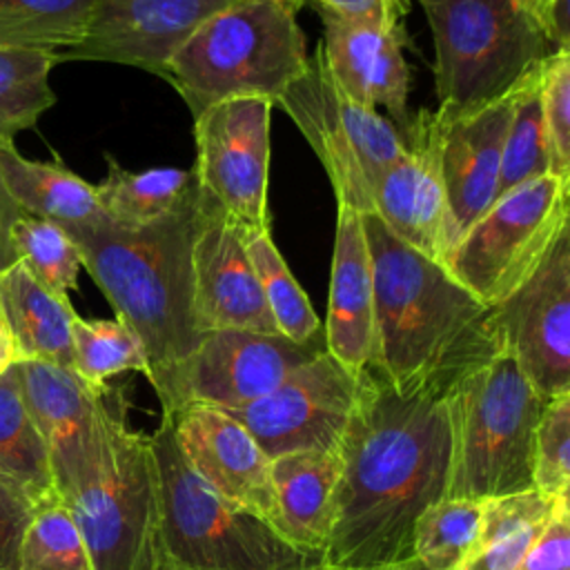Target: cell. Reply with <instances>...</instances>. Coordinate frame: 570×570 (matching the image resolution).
I'll list each match as a JSON object with an SVG mask.
<instances>
[{
  "label": "cell",
  "instance_id": "484cf974",
  "mask_svg": "<svg viewBox=\"0 0 570 570\" xmlns=\"http://www.w3.org/2000/svg\"><path fill=\"white\" fill-rule=\"evenodd\" d=\"M0 476L18 485L38 510L62 503L49 448L24 405L16 363L0 374Z\"/></svg>",
  "mask_w": 570,
  "mask_h": 570
},
{
  "label": "cell",
  "instance_id": "7bdbcfd3",
  "mask_svg": "<svg viewBox=\"0 0 570 570\" xmlns=\"http://www.w3.org/2000/svg\"><path fill=\"white\" fill-rule=\"evenodd\" d=\"M16 363V354H13V345H11V338H9V332L4 327V321L0 316V374Z\"/></svg>",
  "mask_w": 570,
  "mask_h": 570
},
{
  "label": "cell",
  "instance_id": "277c9868",
  "mask_svg": "<svg viewBox=\"0 0 570 570\" xmlns=\"http://www.w3.org/2000/svg\"><path fill=\"white\" fill-rule=\"evenodd\" d=\"M296 11L285 0H238L205 20L165 69L191 116L236 98L276 105L309 60Z\"/></svg>",
  "mask_w": 570,
  "mask_h": 570
},
{
  "label": "cell",
  "instance_id": "30bf717a",
  "mask_svg": "<svg viewBox=\"0 0 570 570\" xmlns=\"http://www.w3.org/2000/svg\"><path fill=\"white\" fill-rule=\"evenodd\" d=\"M570 183L541 176L499 196L454 243L448 272L485 307L521 285L568 229Z\"/></svg>",
  "mask_w": 570,
  "mask_h": 570
},
{
  "label": "cell",
  "instance_id": "52a82bcc",
  "mask_svg": "<svg viewBox=\"0 0 570 570\" xmlns=\"http://www.w3.org/2000/svg\"><path fill=\"white\" fill-rule=\"evenodd\" d=\"M546 401L503 350L465 372L448 392V497L494 499L532 490L534 430Z\"/></svg>",
  "mask_w": 570,
  "mask_h": 570
},
{
  "label": "cell",
  "instance_id": "8fae6325",
  "mask_svg": "<svg viewBox=\"0 0 570 570\" xmlns=\"http://www.w3.org/2000/svg\"><path fill=\"white\" fill-rule=\"evenodd\" d=\"M16 372L65 503L100 470L114 423L127 414L125 396L109 383L96 387L76 370L47 361H18Z\"/></svg>",
  "mask_w": 570,
  "mask_h": 570
},
{
  "label": "cell",
  "instance_id": "4dcf8cb0",
  "mask_svg": "<svg viewBox=\"0 0 570 570\" xmlns=\"http://www.w3.org/2000/svg\"><path fill=\"white\" fill-rule=\"evenodd\" d=\"M245 247L278 334L294 343H309L321 338L323 325L314 314L307 294L296 283L285 258L276 249L272 232L245 229Z\"/></svg>",
  "mask_w": 570,
  "mask_h": 570
},
{
  "label": "cell",
  "instance_id": "e0dca14e",
  "mask_svg": "<svg viewBox=\"0 0 570 570\" xmlns=\"http://www.w3.org/2000/svg\"><path fill=\"white\" fill-rule=\"evenodd\" d=\"M238 0H96L82 40L58 62L96 60L165 78L167 62L214 13Z\"/></svg>",
  "mask_w": 570,
  "mask_h": 570
},
{
  "label": "cell",
  "instance_id": "ffe728a7",
  "mask_svg": "<svg viewBox=\"0 0 570 570\" xmlns=\"http://www.w3.org/2000/svg\"><path fill=\"white\" fill-rule=\"evenodd\" d=\"M318 16L323 22L318 47L338 91L363 107H383L403 136L412 122L407 107L410 69L403 58L407 33L325 11Z\"/></svg>",
  "mask_w": 570,
  "mask_h": 570
},
{
  "label": "cell",
  "instance_id": "6da1fadb",
  "mask_svg": "<svg viewBox=\"0 0 570 570\" xmlns=\"http://www.w3.org/2000/svg\"><path fill=\"white\" fill-rule=\"evenodd\" d=\"M338 456L341 476L321 561L347 570H381L412 559L416 519L448 497V392H401L376 372H363Z\"/></svg>",
  "mask_w": 570,
  "mask_h": 570
},
{
  "label": "cell",
  "instance_id": "3957f363",
  "mask_svg": "<svg viewBox=\"0 0 570 570\" xmlns=\"http://www.w3.org/2000/svg\"><path fill=\"white\" fill-rule=\"evenodd\" d=\"M196 196L176 214L147 225L120 227L109 218L62 225L80 249L82 267L140 341L147 381L158 385L200 343L191 305V238Z\"/></svg>",
  "mask_w": 570,
  "mask_h": 570
},
{
  "label": "cell",
  "instance_id": "f1b7e54d",
  "mask_svg": "<svg viewBox=\"0 0 570 570\" xmlns=\"http://www.w3.org/2000/svg\"><path fill=\"white\" fill-rule=\"evenodd\" d=\"M96 0H0V47L56 51L76 47Z\"/></svg>",
  "mask_w": 570,
  "mask_h": 570
},
{
  "label": "cell",
  "instance_id": "5bb4252c",
  "mask_svg": "<svg viewBox=\"0 0 570 570\" xmlns=\"http://www.w3.org/2000/svg\"><path fill=\"white\" fill-rule=\"evenodd\" d=\"M508 352L541 399L570 392V227L534 272L488 312Z\"/></svg>",
  "mask_w": 570,
  "mask_h": 570
},
{
  "label": "cell",
  "instance_id": "8992f818",
  "mask_svg": "<svg viewBox=\"0 0 570 570\" xmlns=\"http://www.w3.org/2000/svg\"><path fill=\"white\" fill-rule=\"evenodd\" d=\"M165 570H298L321 561L212 490L183 459L169 416L149 434Z\"/></svg>",
  "mask_w": 570,
  "mask_h": 570
},
{
  "label": "cell",
  "instance_id": "8d00e7d4",
  "mask_svg": "<svg viewBox=\"0 0 570 570\" xmlns=\"http://www.w3.org/2000/svg\"><path fill=\"white\" fill-rule=\"evenodd\" d=\"M532 490L550 497H570V392L552 396L534 430Z\"/></svg>",
  "mask_w": 570,
  "mask_h": 570
},
{
  "label": "cell",
  "instance_id": "74e56055",
  "mask_svg": "<svg viewBox=\"0 0 570 570\" xmlns=\"http://www.w3.org/2000/svg\"><path fill=\"white\" fill-rule=\"evenodd\" d=\"M539 94L552 174L570 183V51H554L541 67Z\"/></svg>",
  "mask_w": 570,
  "mask_h": 570
},
{
  "label": "cell",
  "instance_id": "ee69618b",
  "mask_svg": "<svg viewBox=\"0 0 570 570\" xmlns=\"http://www.w3.org/2000/svg\"><path fill=\"white\" fill-rule=\"evenodd\" d=\"M519 2H521L534 18H539V13H541L552 0H519Z\"/></svg>",
  "mask_w": 570,
  "mask_h": 570
},
{
  "label": "cell",
  "instance_id": "f6af8a7d",
  "mask_svg": "<svg viewBox=\"0 0 570 570\" xmlns=\"http://www.w3.org/2000/svg\"><path fill=\"white\" fill-rule=\"evenodd\" d=\"M381 570H425V568L412 557V559H405L401 563H394V566H387V568H381Z\"/></svg>",
  "mask_w": 570,
  "mask_h": 570
},
{
  "label": "cell",
  "instance_id": "1f68e13d",
  "mask_svg": "<svg viewBox=\"0 0 570 570\" xmlns=\"http://www.w3.org/2000/svg\"><path fill=\"white\" fill-rule=\"evenodd\" d=\"M485 499L443 497L414 523L412 554L425 570H459L483 525Z\"/></svg>",
  "mask_w": 570,
  "mask_h": 570
},
{
  "label": "cell",
  "instance_id": "7dc6e473",
  "mask_svg": "<svg viewBox=\"0 0 570 570\" xmlns=\"http://www.w3.org/2000/svg\"><path fill=\"white\" fill-rule=\"evenodd\" d=\"M285 2H289V4H294L296 9H301V4L305 2V0H285Z\"/></svg>",
  "mask_w": 570,
  "mask_h": 570
},
{
  "label": "cell",
  "instance_id": "83f0119b",
  "mask_svg": "<svg viewBox=\"0 0 570 570\" xmlns=\"http://www.w3.org/2000/svg\"><path fill=\"white\" fill-rule=\"evenodd\" d=\"M554 501L537 490L485 499L479 539L459 570H521Z\"/></svg>",
  "mask_w": 570,
  "mask_h": 570
},
{
  "label": "cell",
  "instance_id": "4fadbf2b",
  "mask_svg": "<svg viewBox=\"0 0 570 570\" xmlns=\"http://www.w3.org/2000/svg\"><path fill=\"white\" fill-rule=\"evenodd\" d=\"M261 98L223 100L194 116L198 196L247 232L269 229V114Z\"/></svg>",
  "mask_w": 570,
  "mask_h": 570
},
{
  "label": "cell",
  "instance_id": "9c48e42d",
  "mask_svg": "<svg viewBox=\"0 0 570 570\" xmlns=\"http://www.w3.org/2000/svg\"><path fill=\"white\" fill-rule=\"evenodd\" d=\"M276 105L292 118L321 160L336 207L370 214L379 178L405 154V138L392 120L338 91L321 47Z\"/></svg>",
  "mask_w": 570,
  "mask_h": 570
},
{
  "label": "cell",
  "instance_id": "d4e9b609",
  "mask_svg": "<svg viewBox=\"0 0 570 570\" xmlns=\"http://www.w3.org/2000/svg\"><path fill=\"white\" fill-rule=\"evenodd\" d=\"M0 180L22 214L58 225H82L107 218L91 183L62 165L29 160L16 147L0 149Z\"/></svg>",
  "mask_w": 570,
  "mask_h": 570
},
{
  "label": "cell",
  "instance_id": "44dd1931",
  "mask_svg": "<svg viewBox=\"0 0 570 570\" xmlns=\"http://www.w3.org/2000/svg\"><path fill=\"white\" fill-rule=\"evenodd\" d=\"M519 89L470 116L448 122L434 118L439 169L456 240L497 200L503 140Z\"/></svg>",
  "mask_w": 570,
  "mask_h": 570
},
{
  "label": "cell",
  "instance_id": "b9f144b4",
  "mask_svg": "<svg viewBox=\"0 0 570 570\" xmlns=\"http://www.w3.org/2000/svg\"><path fill=\"white\" fill-rule=\"evenodd\" d=\"M20 216H22L20 207L11 200V196L7 194V189L0 180V272L11 267L13 263H18V256H16L13 243H11V227Z\"/></svg>",
  "mask_w": 570,
  "mask_h": 570
},
{
  "label": "cell",
  "instance_id": "d590c367",
  "mask_svg": "<svg viewBox=\"0 0 570 570\" xmlns=\"http://www.w3.org/2000/svg\"><path fill=\"white\" fill-rule=\"evenodd\" d=\"M18 570H94L87 546L62 503L33 517L20 546Z\"/></svg>",
  "mask_w": 570,
  "mask_h": 570
},
{
  "label": "cell",
  "instance_id": "5b68a950",
  "mask_svg": "<svg viewBox=\"0 0 570 570\" xmlns=\"http://www.w3.org/2000/svg\"><path fill=\"white\" fill-rule=\"evenodd\" d=\"M434 40L441 122L470 116L523 87L554 53L519 0H419Z\"/></svg>",
  "mask_w": 570,
  "mask_h": 570
},
{
  "label": "cell",
  "instance_id": "2e32d148",
  "mask_svg": "<svg viewBox=\"0 0 570 570\" xmlns=\"http://www.w3.org/2000/svg\"><path fill=\"white\" fill-rule=\"evenodd\" d=\"M405 138V154L385 169L372 194V212L392 236L445 265L456 232L439 169V129L432 111H419Z\"/></svg>",
  "mask_w": 570,
  "mask_h": 570
},
{
  "label": "cell",
  "instance_id": "e575fe53",
  "mask_svg": "<svg viewBox=\"0 0 570 570\" xmlns=\"http://www.w3.org/2000/svg\"><path fill=\"white\" fill-rule=\"evenodd\" d=\"M11 243L18 261L40 285L69 298L78 285L82 258L62 225L22 214L11 227Z\"/></svg>",
  "mask_w": 570,
  "mask_h": 570
},
{
  "label": "cell",
  "instance_id": "60d3db41",
  "mask_svg": "<svg viewBox=\"0 0 570 570\" xmlns=\"http://www.w3.org/2000/svg\"><path fill=\"white\" fill-rule=\"evenodd\" d=\"M309 2H314L318 11L334 13L338 18L376 22L396 33H405L403 18L407 13V0H309Z\"/></svg>",
  "mask_w": 570,
  "mask_h": 570
},
{
  "label": "cell",
  "instance_id": "f35d334b",
  "mask_svg": "<svg viewBox=\"0 0 570 570\" xmlns=\"http://www.w3.org/2000/svg\"><path fill=\"white\" fill-rule=\"evenodd\" d=\"M38 512L18 485L0 476V570H18L22 539Z\"/></svg>",
  "mask_w": 570,
  "mask_h": 570
},
{
  "label": "cell",
  "instance_id": "836d02e7",
  "mask_svg": "<svg viewBox=\"0 0 570 570\" xmlns=\"http://www.w3.org/2000/svg\"><path fill=\"white\" fill-rule=\"evenodd\" d=\"M73 370L91 385L102 387L122 372L147 376V356L138 336L118 318H82L71 323Z\"/></svg>",
  "mask_w": 570,
  "mask_h": 570
},
{
  "label": "cell",
  "instance_id": "4316f807",
  "mask_svg": "<svg viewBox=\"0 0 570 570\" xmlns=\"http://www.w3.org/2000/svg\"><path fill=\"white\" fill-rule=\"evenodd\" d=\"M107 160V176L94 185L96 198L105 216L120 227L154 225L196 196V178L191 169L156 167L145 171H127L111 156Z\"/></svg>",
  "mask_w": 570,
  "mask_h": 570
},
{
  "label": "cell",
  "instance_id": "9a60e30c",
  "mask_svg": "<svg viewBox=\"0 0 570 570\" xmlns=\"http://www.w3.org/2000/svg\"><path fill=\"white\" fill-rule=\"evenodd\" d=\"M358 385L361 376L323 350L265 396L223 412L243 423L269 459L298 450H338Z\"/></svg>",
  "mask_w": 570,
  "mask_h": 570
},
{
  "label": "cell",
  "instance_id": "d6a6232c",
  "mask_svg": "<svg viewBox=\"0 0 570 570\" xmlns=\"http://www.w3.org/2000/svg\"><path fill=\"white\" fill-rule=\"evenodd\" d=\"M539 73L530 78L517 94L505 140H503L497 198L534 178L554 176L550 145H548L546 125H543V111H541Z\"/></svg>",
  "mask_w": 570,
  "mask_h": 570
},
{
  "label": "cell",
  "instance_id": "603a6c76",
  "mask_svg": "<svg viewBox=\"0 0 570 570\" xmlns=\"http://www.w3.org/2000/svg\"><path fill=\"white\" fill-rule=\"evenodd\" d=\"M341 476L338 450H298L272 459L276 532L298 550L321 557Z\"/></svg>",
  "mask_w": 570,
  "mask_h": 570
},
{
  "label": "cell",
  "instance_id": "cb8c5ba5",
  "mask_svg": "<svg viewBox=\"0 0 570 570\" xmlns=\"http://www.w3.org/2000/svg\"><path fill=\"white\" fill-rule=\"evenodd\" d=\"M0 316L16 363L47 361L73 370L71 323L76 312L69 298L40 285L20 261L0 272Z\"/></svg>",
  "mask_w": 570,
  "mask_h": 570
},
{
  "label": "cell",
  "instance_id": "d6986e66",
  "mask_svg": "<svg viewBox=\"0 0 570 570\" xmlns=\"http://www.w3.org/2000/svg\"><path fill=\"white\" fill-rule=\"evenodd\" d=\"M171 419L185 463L220 497L254 512L276 530L272 459L243 423L223 410L185 405Z\"/></svg>",
  "mask_w": 570,
  "mask_h": 570
},
{
  "label": "cell",
  "instance_id": "ac0fdd59",
  "mask_svg": "<svg viewBox=\"0 0 570 570\" xmlns=\"http://www.w3.org/2000/svg\"><path fill=\"white\" fill-rule=\"evenodd\" d=\"M191 238V305L198 330L278 334L245 247V229L196 198Z\"/></svg>",
  "mask_w": 570,
  "mask_h": 570
},
{
  "label": "cell",
  "instance_id": "7a4b0ae2",
  "mask_svg": "<svg viewBox=\"0 0 570 570\" xmlns=\"http://www.w3.org/2000/svg\"><path fill=\"white\" fill-rule=\"evenodd\" d=\"M374 283L376 365L401 392L450 387L499 352L488 312L445 265L419 254L361 214Z\"/></svg>",
  "mask_w": 570,
  "mask_h": 570
},
{
  "label": "cell",
  "instance_id": "7c38bea8",
  "mask_svg": "<svg viewBox=\"0 0 570 570\" xmlns=\"http://www.w3.org/2000/svg\"><path fill=\"white\" fill-rule=\"evenodd\" d=\"M323 350V336L294 343L283 334L214 330L203 334L196 350L154 385V392L163 414L185 405L236 410L272 392Z\"/></svg>",
  "mask_w": 570,
  "mask_h": 570
},
{
  "label": "cell",
  "instance_id": "7402d4cb",
  "mask_svg": "<svg viewBox=\"0 0 570 570\" xmlns=\"http://www.w3.org/2000/svg\"><path fill=\"white\" fill-rule=\"evenodd\" d=\"M325 350L347 372L361 376L376 365L374 283L361 214L336 207V236L330 272Z\"/></svg>",
  "mask_w": 570,
  "mask_h": 570
},
{
  "label": "cell",
  "instance_id": "ba28073f",
  "mask_svg": "<svg viewBox=\"0 0 570 570\" xmlns=\"http://www.w3.org/2000/svg\"><path fill=\"white\" fill-rule=\"evenodd\" d=\"M62 505L94 570H165L151 441L129 428L127 414L114 423L100 470Z\"/></svg>",
  "mask_w": 570,
  "mask_h": 570
},
{
  "label": "cell",
  "instance_id": "ab89813d",
  "mask_svg": "<svg viewBox=\"0 0 570 570\" xmlns=\"http://www.w3.org/2000/svg\"><path fill=\"white\" fill-rule=\"evenodd\" d=\"M521 570H570V497L557 499Z\"/></svg>",
  "mask_w": 570,
  "mask_h": 570
},
{
  "label": "cell",
  "instance_id": "bcb514c9",
  "mask_svg": "<svg viewBox=\"0 0 570 570\" xmlns=\"http://www.w3.org/2000/svg\"><path fill=\"white\" fill-rule=\"evenodd\" d=\"M298 570H347V568H338V566H327L323 561H316V563H309L305 568H298Z\"/></svg>",
  "mask_w": 570,
  "mask_h": 570
},
{
  "label": "cell",
  "instance_id": "f546056e",
  "mask_svg": "<svg viewBox=\"0 0 570 570\" xmlns=\"http://www.w3.org/2000/svg\"><path fill=\"white\" fill-rule=\"evenodd\" d=\"M56 51L0 47V149L13 147L18 131L29 129L56 102L49 73Z\"/></svg>",
  "mask_w": 570,
  "mask_h": 570
}]
</instances>
